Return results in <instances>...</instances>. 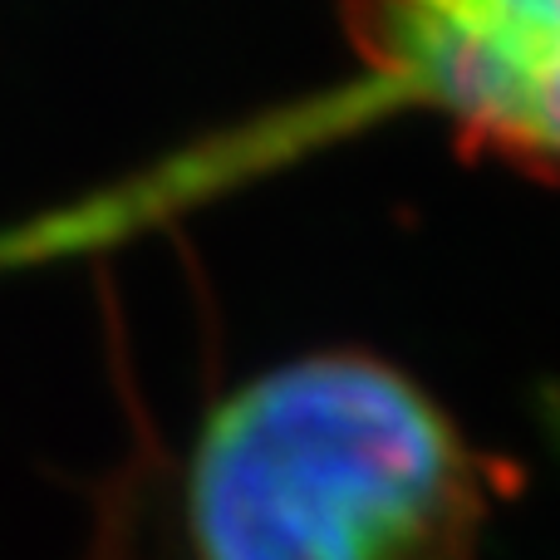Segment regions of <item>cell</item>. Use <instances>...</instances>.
<instances>
[{
  "label": "cell",
  "mask_w": 560,
  "mask_h": 560,
  "mask_svg": "<svg viewBox=\"0 0 560 560\" xmlns=\"http://www.w3.org/2000/svg\"><path fill=\"white\" fill-rule=\"evenodd\" d=\"M345 35L467 153L560 177V0H345Z\"/></svg>",
  "instance_id": "obj_2"
},
{
  "label": "cell",
  "mask_w": 560,
  "mask_h": 560,
  "mask_svg": "<svg viewBox=\"0 0 560 560\" xmlns=\"http://www.w3.org/2000/svg\"><path fill=\"white\" fill-rule=\"evenodd\" d=\"M502 467L384 359L335 349L212 408L177 492L187 560H477Z\"/></svg>",
  "instance_id": "obj_1"
}]
</instances>
